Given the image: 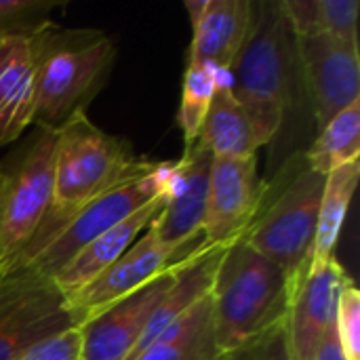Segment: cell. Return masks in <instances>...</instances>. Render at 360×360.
Here are the masks:
<instances>
[{"mask_svg":"<svg viewBox=\"0 0 360 360\" xmlns=\"http://www.w3.org/2000/svg\"><path fill=\"white\" fill-rule=\"evenodd\" d=\"M55 133L53 207L13 266L27 264L86 202L154 167L152 160L137 158L127 141L99 129L86 112L72 116Z\"/></svg>","mask_w":360,"mask_h":360,"instance_id":"cell-1","label":"cell"},{"mask_svg":"<svg viewBox=\"0 0 360 360\" xmlns=\"http://www.w3.org/2000/svg\"><path fill=\"white\" fill-rule=\"evenodd\" d=\"M30 46L36 72L34 124L57 131L72 116L86 112L103 89L116 46L99 30H68L55 21L30 36Z\"/></svg>","mask_w":360,"mask_h":360,"instance_id":"cell-2","label":"cell"},{"mask_svg":"<svg viewBox=\"0 0 360 360\" xmlns=\"http://www.w3.org/2000/svg\"><path fill=\"white\" fill-rule=\"evenodd\" d=\"M325 175L314 171L304 152L289 156L264 190L240 240L274 262L291 289L308 274L314 249Z\"/></svg>","mask_w":360,"mask_h":360,"instance_id":"cell-3","label":"cell"},{"mask_svg":"<svg viewBox=\"0 0 360 360\" xmlns=\"http://www.w3.org/2000/svg\"><path fill=\"white\" fill-rule=\"evenodd\" d=\"M295 61V36L281 2H253L251 30L232 65L230 89L249 114L262 146L270 143L285 122Z\"/></svg>","mask_w":360,"mask_h":360,"instance_id":"cell-4","label":"cell"},{"mask_svg":"<svg viewBox=\"0 0 360 360\" xmlns=\"http://www.w3.org/2000/svg\"><path fill=\"white\" fill-rule=\"evenodd\" d=\"M211 306L215 340L224 354L285 321L289 281L274 262L238 238L226 247L213 281Z\"/></svg>","mask_w":360,"mask_h":360,"instance_id":"cell-5","label":"cell"},{"mask_svg":"<svg viewBox=\"0 0 360 360\" xmlns=\"http://www.w3.org/2000/svg\"><path fill=\"white\" fill-rule=\"evenodd\" d=\"M57 133L38 129L2 165L0 272H6L34 238L53 207Z\"/></svg>","mask_w":360,"mask_h":360,"instance_id":"cell-6","label":"cell"},{"mask_svg":"<svg viewBox=\"0 0 360 360\" xmlns=\"http://www.w3.org/2000/svg\"><path fill=\"white\" fill-rule=\"evenodd\" d=\"M173 173L175 162H154L150 171L135 175L99 194L82 209H78L55 232V236H51L49 243L23 266H30L32 270L53 281L97 236L129 219L156 198L167 200Z\"/></svg>","mask_w":360,"mask_h":360,"instance_id":"cell-7","label":"cell"},{"mask_svg":"<svg viewBox=\"0 0 360 360\" xmlns=\"http://www.w3.org/2000/svg\"><path fill=\"white\" fill-rule=\"evenodd\" d=\"M74 327L78 323L51 278L30 266L0 272V360H15L30 346Z\"/></svg>","mask_w":360,"mask_h":360,"instance_id":"cell-8","label":"cell"},{"mask_svg":"<svg viewBox=\"0 0 360 360\" xmlns=\"http://www.w3.org/2000/svg\"><path fill=\"white\" fill-rule=\"evenodd\" d=\"M211 167L213 154L200 141L186 148L184 156L175 160L165 207L152 221L160 243L179 259L202 245Z\"/></svg>","mask_w":360,"mask_h":360,"instance_id":"cell-9","label":"cell"},{"mask_svg":"<svg viewBox=\"0 0 360 360\" xmlns=\"http://www.w3.org/2000/svg\"><path fill=\"white\" fill-rule=\"evenodd\" d=\"M295 53L321 131L333 116L360 101L359 46L314 34L295 38Z\"/></svg>","mask_w":360,"mask_h":360,"instance_id":"cell-10","label":"cell"},{"mask_svg":"<svg viewBox=\"0 0 360 360\" xmlns=\"http://www.w3.org/2000/svg\"><path fill=\"white\" fill-rule=\"evenodd\" d=\"M173 266L78 327L80 360H129L173 283Z\"/></svg>","mask_w":360,"mask_h":360,"instance_id":"cell-11","label":"cell"},{"mask_svg":"<svg viewBox=\"0 0 360 360\" xmlns=\"http://www.w3.org/2000/svg\"><path fill=\"white\" fill-rule=\"evenodd\" d=\"M350 281L338 257L312 266L291 289L285 333L291 360H314L327 331L335 325L338 300Z\"/></svg>","mask_w":360,"mask_h":360,"instance_id":"cell-12","label":"cell"},{"mask_svg":"<svg viewBox=\"0 0 360 360\" xmlns=\"http://www.w3.org/2000/svg\"><path fill=\"white\" fill-rule=\"evenodd\" d=\"M177 262L179 257L160 243L154 226L150 224L143 230V236H139L118 262H114L84 289L65 297L68 308L80 327L108 306L120 302L122 297L135 293L137 289L154 281L160 272H165Z\"/></svg>","mask_w":360,"mask_h":360,"instance_id":"cell-13","label":"cell"},{"mask_svg":"<svg viewBox=\"0 0 360 360\" xmlns=\"http://www.w3.org/2000/svg\"><path fill=\"white\" fill-rule=\"evenodd\" d=\"M264 181L257 175V156L213 158L202 245L230 247L255 215Z\"/></svg>","mask_w":360,"mask_h":360,"instance_id":"cell-14","label":"cell"},{"mask_svg":"<svg viewBox=\"0 0 360 360\" xmlns=\"http://www.w3.org/2000/svg\"><path fill=\"white\" fill-rule=\"evenodd\" d=\"M224 253H226V247L200 245L196 251H192L190 255H186L173 266V283L169 291L165 293L160 306L152 314L150 323L146 325L129 360L141 354L184 314H188L196 304H200L205 297L211 295L213 281H215Z\"/></svg>","mask_w":360,"mask_h":360,"instance_id":"cell-15","label":"cell"},{"mask_svg":"<svg viewBox=\"0 0 360 360\" xmlns=\"http://www.w3.org/2000/svg\"><path fill=\"white\" fill-rule=\"evenodd\" d=\"M253 0H209L207 11L192 23L188 61H200L230 76L232 65L249 36Z\"/></svg>","mask_w":360,"mask_h":360,"instance_id":"cell-16","label":"cell"},{"mask_svg":"<svg viewBox=\"0 0 360 360\" xmlns=\"http://www.w3.org/2000/svg\"><path fill=\"white\" fill-rule=\"evenodd\" d=\"M36 110V72L30 38L0 40V148L17 141Z\"/></svg>","mask_w":360,"mask_h":360,"instance_id":"cell-17","label":"cell"},{"mask_svg":"<svg viewBox=\"0 0 360 360\" xmlns=\"http://www.w3.org/2000/svg\"><path fill=\"white\" fill-rule=\"evenodd\" d=\"M165 207V198H156L129 219L120 221L105 234L97 236L93 243H89L55 278L53 283L63 293V297H70L84 289L89 283H93L99 274H103L114 262H118L127 249L139 238V234L158 217V213Z\"/></svg>","mask_w":360,"mask_h":360,"instance_id":"cell-18","label":"cell"},{"mask_svg":"<svg viewBox=\"0 0 360 360\" xmlns=\"http://www.w3.org/2000/svg\"><path fill=\"white\" fill-rule=\"evenodd\" d=\"M213 158H249L262 148L253 122L230 89V80L217 84L198 139Z\"/></svg>","mask_w":360,"mask_h":360,"instance_id":"cell-19","label":"cell"},{"mask_svg":"<svg viewBox=\"0 0 360 360\" xmlns=\"http://www.w3.org/2000/svg\"><path fill=\"white\" fill-rule=\"evenodd\" d=\"M211 295L169 327L152 346L133 360H219Z\"/></svg>","mask_w":360,"mask_h":360,"instance_id":"cell-20","label":"cell"},{"mask_svg":"<svg viewBox=\"0 0 360 360\" xmlns=\"http://www.w3.org/2000/svg\"><path fill=\"white\" fill-rule=\"evenodd\" d=\"M359 175L360 160H356V162H350L331 171L325 177L310 268L335 257V247L340 243L342 228L346 224V217H348V211H350V205L359 186Z\"/></svg>","mask_w":360,"mask_h":360,"instance_id":"cell-21","label":"cell"},{"mask_svg":"<svg viewBox=\"0 0 360 360\" xmlns=\"http://www.w3.org/2000/svg\"><path fill=\"white\" fill-rule=\"evenodd\" d=\"M304 154L310 167L325 177L344 165L360 160V101L333 116Z\"/></svg>","mask_w":360,"mask_h":360,"instance_id":"cell-22","label":"cell"},{"mask_svg":"<svg viewBox=\"0 0 360 360\" xmlns=\"http://www.w3.org/2000/svg\"><path fill=\"white\" fill-rule=\"evenodd\" d=\"M228 80L217 70L200 61H188L181 80V101L177 112V124L184 135V146L190 148L202 129L207 112L211 108L215 89L219 82Z\"/></svg>","mask_w":360,"mask_h":360,"instance_id":"cell-23","label":"cell"},{"mask_svg":"<svg viewBox=\"0 0 360 360\" xmlns=\"http://www.w3.org/2000/svg\"><path fill=\"white\" fill-rule=\"evenodd\" d=\"M59 6L53 0H0V40L30 38L51 19Z\"/></svg>","mask_w":360,"mask_h":360,"instance_id":"cell-24","label":"cell"},{"mask_svg":"<svg viewBox=\"0 0 360 360\" xmlns=\"http://www.w3.org/2000/svg\"><path fill=\"white\" fill-rule=\"evenodd\" d=\"M359 0H316L319 34L359 46Z\"/></svg>","mask_w":360,"mask_h":360,"instance_id":"cell-25","label":"cell"},{"mask_svg":"<svg viewBox=\"0 0 360 360\" xmlns=\"http://www.w3.org/2000/svg\"><path fill=\"white\" fill-rule=\"evenodd\" d=\"M335 335L346 360H360V291L352 278L338 300Z\"/></svg>","mask_w":360,"mask_h":360,"instance_id":"cell-26","label":"cell"},{"mask_svg":"<svg viewBox=\"0 0 360 360\" xmlns=\"http://www.w3.org/2000/svg\"><path fill=\"white\" fill-rule=\"evenodd\" d=\"M219 360H291L289 346H287V333H285V321L264 331L262 335L249 340L247 344L224 352Z\"/></svg>","mask_w":360,"mask_h":360,"instance_id":"cell-27","label":"cell"},{"mask_svg":"<svg viewBox=\"0 0 360 360\" xmlns=\"http://www.w3.org/2000/svg\"><path fill=\"white\" fill-rule=\"evenodd\" d=\"M15 360H80V329L74 327L51 335L30 346Z\"/></svg>","mask_w":360,"mask_h":360,"instance_id":"cell-28","label":"cell"},{"mask_svg":"<svg viewBox=\"0 0 360 360\" xmlns=\"http://www.w3.org/2000/svg\"><path fill=\"white\" fill-rule=\"evenodd\" d=\"M314 360H346L342 348H340L338 335H335V325L327 331V335H325V340H323V344H321Z\"/></svg>","mask_w":360,"mask_h":360,"instance_id":"cell-29","label":"cell"},{"mask_svg":"<svg viewBox=\"0 0 360 360\" xmlns=\"http://www.w3.org/2000/svg\"><path fill=\"white\" fill-rule=\"evenodd\" d=\"M209 6V0H186V11L190 13V23H194Z\"/></svg>","mask_w":360,"mask_h":360,"instance_id":"cell-30","label":"cell"},{"mask_svg":"<svg viewBox=\"0 0 360 360\" xmlns=\"http://www.w3.org/2000/svg\"><path fill=\"white\" fill-rule=\"evenodd\" d=\"M0 186H2V165H0Z\"/></svg>","mask_w":360,"mask_h":360,"instance_id":"cell-31","label":"cell"}]
</instances>
